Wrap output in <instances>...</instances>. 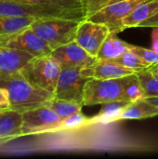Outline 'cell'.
Masks as SVG:
<instances>
[{
  "label": "cell",
  "instance_id": "obj_1",
  "mask_svg": "<svg viewBox=\"0 0 158 159\" xmlns=\"http://www.w3.org/2000/svg\"><path fill=\"white\" fill-rule=\"evenodd\" d=\"M0 87L9 94L11 110L23 113L30 109L46 105L54 94L30 83L20 72L0 76Z\"/></svg>",
  "mask_w": 158,
  "mask_h": 159
},
{
  "label": "cell",
  "instance_id": "obj_2",
  "mask_svg": "<svg viewBox=\"0 0 158 159\" xmlns=\"http://www.w3.org/2000/svg\"><path fill=\"white\" fill-rule=\"evenodd\" d=\"M81 21L64 18L38 19L31 25V28L54 50L75 40Z\"/></svg>",
  "mask_w": 158,
  "mask_h": 159
},
{
  "label": "cell",
  "instance_id": "obj_3",
  "mask_svg": "<svg viewBox=\"0 0 158 159\" xmlns=\"http://www.w3.org/2000/svg\"><path fill=\"white\" fill-rule=\"evenodd\" d=\"M61 71V65L50 54L34 57L20 73L33 85L54 94Z\"/></svg>",
  "mask_w": 158,
  "mask_h": 159
},
{
  "label": "cell",
  "instance_id": "obj_4",
  "mask_svg": "<svg viewBox=\"0 0 158 159\" xmlns=\"http://www.w3.org/2000/svg\"><path fill=\"white\" fill-rule=\"evenodd\" d=\"M123 95V77L115 79L89 78L84 89L83 106L124 100Z\"/></svg>",
  "mask_w": 158,
  "mask_h": 159
},
{
  "label": "cell",
  "instance_id": "obj_5",
  "mask_svg": "<svg viewBox=\"0 0 158 159\" xmlns=\"http://www.w3.org/2000/svg\"><path fill=\"white\" fill-rule=\"evenodd\" d=\"M148 0H123L109 4L94 12L87 20L106 25L111 33L118 34L126 28L123 24L124 19L140 4Z\"/></svg>",
  "mask_w": 158,
  "mask_h": 159
},
{
  "label": "cell",
  "instance_id": "obj_6",
  "mask_svg": "<svg viewBox=\"0 0 158 159\" xmlns=\"http://www.w3.org/2000/svg\"><path fill=\"white\" fill-rule=\"evenodd\" d=\"M61 117L47 105L22 113V136L56 132L61 126Z\"/></svg>",
  "mask_w": 158,
  "mask_h": 159
},
{
  "label": "cell",
  "instance_id": "obj_7",
  "mask_svg": "<svg viewBox=\"0 0 158 159\" xmlns=\"http://www.w3.org/2000/svg\"><path fill=\"white\" fill-rule=\"evenodd\" d=\"M0 47L22 50L30 53L34 57L50 55L53 51L31 26L20 32L0 36Z\"/></svg>",
  "mask_w": 158,
  "mask_h": 159
},
{
  "label": "cell",
  "instance_id": "obj_8",
  "mask_svg": "<svg viewBox=\"0 0 158 159\" xmlns=\"http://www.w3.org/2000/svg\"><path fill=\"white\" fill-rule=\"evenodd\" d=\"M80 71L81 69L78 68L61 67L54 98L75 102L83 105L84 89L89 78L83 76Z\"/></svg>",
  "mask_w": 158,
  "mask_h": 159
},
{
  "label": "cell",
  "instance_id": "obj_9",
  "mask_svg": "<svg viewBox=\"0 0 158 159\" xmlns=\"http://www.w3.org/2000/svg\"><path fill=\"white\" fill-rule=\"evenodd\" d=\"M110 33L111 32L106 25L85 19L78 26L75 42L91 56L97 58L102 45Z\"/></svg>",
  "mask_w": 158,
  "mask_h": 159
},
{
  "label": "cell",
  "instance_id": "obj_10",
  "mask_svg": "<svg viewBox=\"0 0 158 159\" xmlns=\"http://www.w3.org/2000/svg\"><path fill=\"white\" fill-rule=\"evenodd\" d=\"M51 55L60 62L61 67L83 69L94 64L98 60L86 51L74 41L54 49Z\"/></svg>",
  "mask_w": 158,
  "mask_h": 159
},
{
  "label": "cell",
  "instance_id": "obj_11",
  "mask_svg": "<svg viewBox=\"0 0 158 159\" xmlns=\"http://www.w3.org/2000/svg\"><path fill=\"white\" fill-rule=\"evenodd\" d=\"M44 7L59 18L84 20L86 9L84 0H17Z\"/></svg>",
  "mask_w": 158,
  "mask_h": 159
},
{
  "label": "cell",
  "instance_id": "obj_12",
  "mask_svg": "<svg viewBox=\"0 0 158 159\" xmlns=\"http://www.w3.org/2000/svg\"><path fill=\"white\" fill-rule=\"evenodd\" d=\"M33 17L36 19L59 18L51 11L28 3L17 0H0V18Z\"/></svg>",
  "mask_w": 158,
  "mask_h": 159
},
{
  "label": "cell",
  "instance_id": "obj_13",
  "mask_svg": "<svg viewBox=\"0 0 158 159\" xmlns=\"http://www.w3.org/2000/svg\"><path fill=\"white\" fill-rule=\"evenodd\" d=\"M80 73L83 76L88 78L115 79L132 75L136 72L108 60H98L91 66L81 69Z\"/></svg>",
  "mask_w": 158,
  "mask_h": 159
},
{
  "label": "cell",
  "instance_id": "obj_14",
  "mask_svg": "<svg viewBox=\"0 0 158 159\" xmlns=\"http://www.w3.org/2000/svg\"><path fill=\"white\" fill-rule=\"evenodd\" d=\"M33 58L25 51L0 47V76L20 72Z\"/></svg>",
  "mask_w": 158,
  "mask_h": 159
},
{
  "label": "cell",
  "instance_id": "obj_15",
  "mask_svg": "<svg viewBox=\"0 0 158 159\" xmlns=\"http://www.w3.org/2000/svg\"><path fill=\"white\" fill-rule=\"evenodd\" d=\"M22 114L7 110L0 115V146L22 136Z\"/></svg>",
  "mask_w": 158,
  "mask_h": 159
},
{
  "label": "cell",
  "instance_id": "obj_16",
  "mask_svg": "<svg viewBox=\"0 0 158 159\" xmlns=\"http://www.w3.org/2000/svg\"><path fill=\"white\" fill-rule=\"evenodd\" d=\"M130 102L124 100L112 101L102 104L100 112L91 117L92 124H108L119 121L120 115L130 104Z\"/></svg>",
  "mask_w": 158,
  "mask_h": 159
},
{
  "label": "cell",
  "instance_id": "obj_17",
  "mask_svg": "<svg viewBox=\"0 0 158 159\" xmlns=\"http://www.w3.org/2000/svg\"><path fill=\"white\" fill-rule=\"evenodd\" d=\"M158 12V0H148L139 6H137L132 12L127 16L123 24L125 28L138 27V25L143 20L155 16Z\"/></svg>",
  "mask_w": 158,
  "mask_h": 159
},
{
  "label": "cell",
  "instance_id": "obj_18",
  "mask_svg": "<svg viewBox=\"0 0 158 159\" xmlns=\"http://www.w3.org/2000/svg\"><path fill=\"white\" fill-rule=\"evenodd\" d=\"M129 48L130 44L120 39L117 36V34L110 33L98 52L97 60L115 59L128 51Z\"/></svg>",
  "mask_w": 158,
  "mask_h": 159
},
{
  "label": "cell",
  "instance_id": "obj_19",
  "mask_svg": "<svg viewBox=\"0 0 158 159\" xmlns=\"http://www.w3.org/2000/svg\"><path fill=\"white\" fill-rule=\"evenodd\" d=\"M158 116V107L142 99L131 102L120 115L119 121L125 119H144Z\"/></svg>",
  "mask_w": 158,
  "mask_h": 159
},
{
  "label": "cell",
  "instance_id": "obj_20",
  "mask_svg": "<svg viewBox=\"0 0 158 159\" xmlns=\"http://www.w3.org/2000/svg\"><path fill=\"white\" fill-rule=\"evenodd\" d=\"M36 20L33 17H4L0 18V36L9 35L30 27Z\"/></svg>",
  "mask_w": 158,
  "mask_h": 159
},
{
  "label": "cell",
  "instance_id": "obj_21",
  "mask_svg": "<svg viewBox=\"0 0 158 159\" xmlns=\"http://www.w3.org/2000/svg\"><path fill=\"white\" fill-rule=\"evenodd\" d=\"M123 90L124 101L134 102L136 101L145 99L144 91L136 73L123 77Z\"/></svg>",
  "mask_w": 158,
  "mask_h": 159
},
{
  "label": "cell",
  "instance_id": "obj_22",
  "mask_svg": "<svg viewBox=\"0 0 158 159\" xmlns=\"http://www.w3.org/2000/svg\"><path fill=\"white\" fill-rule=\"evenodd\" d=\"M46 105L53 110L61 117V120L72 116L73 114L82 111L83 108V105L81 103L57 98H53Z\"/></svg>",
  "mask_w": 158,
  "mask_h": 159
},
{
  "label": "cell",
  "instance_id": "obj_23",
  "mask_svg": "<svg viewBox=\"0 0 158 159\" xmlns=\"http://www.w3.org/2000/svg\"><path fill=\"white\" fill-rule=\"evenodd\" d=\"M136 75L144 91L145 98L158 97V78L151 72L150 67L136 72Z\"/></svg>",
  "mask_w": 158,
  "mask_h": 159
},
{
  "label": "cell",
  "instance_id": "obj_24",
  "mask_svg": "<svg viewBox=\"0 0 158 159\" xmlns=\"http://www.w3.org/2000/svg\"><path fill=\"white\" fill-rule=\"evenodd\" d=\"M108 61H111L113 62H115L117 64H120L122 66L129 68V69L133 70L134 72H139V71H142L143 69H146V68L150 67L137 54H135L130 49L124 52L119 57H117L115 59L108 60Z\"/></svg>",
  "mask_w": 158,
  "mask_h": 159
},
{
  "label": "cell",
  "instance_id": "obj_25",
  "mask_svg": "<svg viewBox=\"0 0 158 159\" xmlns=\"http://www.w3.org/2000/svg\"><path fill=\"white\" fill-rule=\"evenodd\" d=\"M92 124L91 117L86 116L82 111L77 112L75 114H73L72 116L64 118L61 120V126L59 128V130H74V129H79L84 127H87L88 125Z\"/></svg>",
  "mask_w": 158,
  "mask_h": 159
},
{
  "label": "cell",
  "instance_id": "obj_26",
  "mask_svg": "<svg viewBox=\"0 0 158 159\" xmlns=\"http://www.w3.org/2000/svg\"><path fill=\"white\" fill-rule=\"evenodd\" d=\"M129 49L133 51L135 54H137L150 67L158 63V53L154 51L153 49H148V48L139 47V46H134L131 44H130Z\"/></svg>",
  "mask_w": 158,
  "mask_h": 159
},
{
  "label": "cell",
  "instance_id": "obj_27",
  "mask_svg": "<svg viewBox=\"0 0 158 159\" xmlns=\"http://www.w3.org/2000/svg\"><path fill=\"white\" fill-rule=\"evenodd\" d=\"M118 1H123V0H84L85 9H86V18H88L94 12L98 11L102 7L112 3L118 2Z\"/></svg>",
  "mask_w": 158,
  "mask_h": 159
},
{
  "label": "cell",
  "instance_id": "obj_28",
  "mask_svg": "<svg viewBox=\"0 0 158 159\" xmlns=\"http://www.w3.org/2000/svg\"><path fill=\"white\" fill-rule=\"evenodd\" d=\"M11 104L9 100V94L8 91L0 87V112H5L7 110H10Z\"/></svg>",
  "mask_w": 158,
  "mask_h": 159
},
{
  "label": "cell",
  "instance_id": "obj_29",
  "mask_svg": "<svg viewBox=\"0 0 158 159\" xmlns=\"http://www.w3.org/2000/svg\"><path fill=\"white\" fill-rule=\"evenodd\" d=\"M138 27H152V28H155V27H158V12L153 17L143 20L142 22H141Z\"/></svg>",
  "mask_w": 158,
  "mask_h": 159
},
{
  "label": "cell",
  "instance_id": "obj_30",
  "mask_svg": "<svg viewBox=\"0 0 158 159\" xmlns=\"http://www.w3.org/2000/svg\"><path fill=\"white\" fill-rule=\"evenodd\" d=\"M152 49L158 53V27H155L152 32Z\"/></svg>",
  "mask_w": 158,
  "mask_h": 159
},
{
  "label": "cell",
  "instance_id": "obj_31",
  "mask_svg": "<svg viewBox=\"0 0 158 159\" xmlns=\"http://www.w3.org/2000/svg\"><path fill=\"white\" fill-rule=\"evenodd\" d=\"M145 100L149 102H151L152 104L156 105L158 107V97H153V98H145Z\"/></svg>",
  "mask_w": 158,
  "mask_h": 159
},
{
  "label": "cell",
  "instance_id": "obj_32",
  "mask_svg": "<svg viewBox=\"0 0 158 159\" xmlns=\"http://www.w3.org/2000/svg\"><path fill=\"white\" fill-rule=\"evenodd\" d=\"M150 70H151V72L154 74V75L158 78V64H156V65H153V66H151L150 67Z\"/></svg>",
  "mask_w": 158,
  "mask_h": 159
},
{
  "label": "cell",
  "instance_id": "obj_33",
  "mask_svg": "<svg viewBox=\"0 0 158 159\" xmlns=\"http://www.w3.org/2000/svg\"><path fill=\"white\" fill-rule=\"evenodd\" d=\"M2 113H3V112H2ZM0 115H1V112H0Z\"/></svg>",
  "mask_w": 158,
  "mask_h": 159
},
{
  "label": "cell",
  "instance_id": "obj_34",
  "mask_svg": "<svg viewBox=\"0 0 158 159\" xmlns=\"http://www.w3.org/2000/svg\"><path fill=\"white\" fill-rule=\"evenodd\" d=\"M157 64H158V63H157Z\"/></svg>",
  "mask_w": 158,
  "mask_h": 159
}]
</instances>
